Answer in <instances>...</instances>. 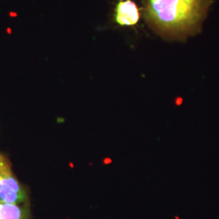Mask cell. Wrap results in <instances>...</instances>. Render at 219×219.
Returning <instances> with one entry per match:
<instances>
[{
  "label": "cell",
  "instance_id": "1",
  "mask_svg": "<svg viewBox=\"0 0 219 219\" xmlns=\"http://www.w3.org/2000/svg\"><path fill=\"white\" fill-rule=\"evenodd\" d=\"M213 0H144L148 25L166 40L182 41L200 32Z\"/></svg>",
  "mask_w": 219,
  "mask_h": 219
},
{
  "label": "cell",
  "instance_id": "2",
  "mask_svg": "<svg viewBox=\"0 0 219 219\" xmlns=\"http://www.w3.org/2000/svg\"><path fill=\"white\" fill-rule=\"evenodd\" d=\"M27 199L26 189L12 171L9 159L0 152V202L21 205Z\"/></svg>",
  "mask_w": 219,
  "mask_h": 219
},
{
  "label": "cell",
  "instance_id": "3",
  "mask_svg": "<svg viewBox=\"0 0 219 219\" xmlns=\"http://www.w3.org/2000/svg\"><path fill=\"white\" fill-rule=\"evenodd\" d=\"M141 12L132 0H120L115 8L114 20L120 26H133L139 22Z\"/></svg>",
  "mask_w": 219,
  "mask_h": 219
},
{
  "label": "cell",
  "instance_id": "4",
  "mask_svg": "<svg viewBox=\"0 0 219 219\" xmlns=\"http://www.w3.org/2000/svg\"><path fill=\"white\" fill-rule=\"evenodd\" d=\"M29 217L27 206L0 202V219H29Z\"/></svg>",
  "mask_w": 219,
  "mask_h": 219
},
{
  "label": "cell",
  "instance_id": "5",
  "mask_svg": "<svg viewBox=\"0 0 219 219\" xmlns=\"http://www.w3.org/2000/svg\"><path fill=\"white\" fill-rule=\"evenodd\" d=\"M182 103V98H179L177 101V105H180Z\"/></svg>",
  "mask_w": 219,
  "mask_h": 219
},
{
  "label": "cell",
  "instance_id": "6",
  "mask_svg": "<svg viewBox=\"0 0 219 219\" xmlns=\"http://www.w3.org/2000/svg\"><path fill=\"white\" fill-rule=\"evenodd\" d=\"M175 219H179V217H177V216H176V217H175Z\"/></svg>",
  "mask_w": 219,
  "mask_h": 219
}]
</instances>
